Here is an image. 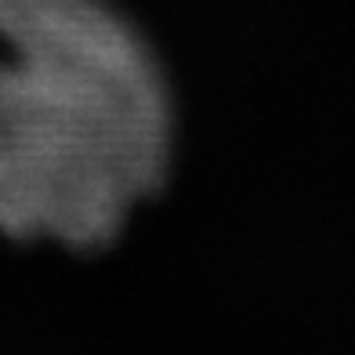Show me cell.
<instances>
[{
	"mask_svg": "<svg viewBox=\"0 0 355 355\" xmlns=\"http://www.w3.org/2000/svg\"><path fill=\"white\" fill-rule=\"evenodd\" d=\"M0 232L98 247L167 167V91L102 0H0Z\"/></svg>",
	"mask_w": 355,
	"mask_h": 355,
	"instance_id": "cell-1",
	"label": "cell"
}]
</instances>
